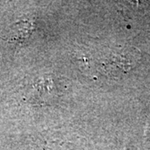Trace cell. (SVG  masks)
<instances>
[{"mask_svg":"<svg viewBox=\"0 0 150 150\" xmlns=\"http://www.w3.org/2000/svg\"><path fill=\"white\" fill-rule=\"evenodd\" d=\"M134 51L132 49H122L118 52H111L101 64L105 73L118 74L134 67Z\"/></svg>","mask_w":150,"mask_h":150,"instance_id":"obj_1","label":"cell"}]
</instances>
